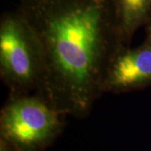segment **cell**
<instances>
[{"label":"cell","instance_id":"cell-4","mask_svg":"<svg viewBox=\"0 0 151 151\" xmlns=\"http://www.w3.org/2000/svg\"><path fill=\"white\" fill-rule=\"evenodd\" d=\"M151 82V49L145 44L136 48L124 45L111 60L103 92H132Z\"/></svg>","mask_w":151,"mask_h":151},{"label":"cell","instance_id":"cell-3","mask_svg":"<svg viewBox=\"0 0 151 151\" xmlns=\"http://www.w3.org/2000/svg\"><path fill=\"white\" fill-rule=\"evenodd\" d=\"M39 52L29 29L21 16H5L0 23V73L11 96L26 95L36 89Z\"/></svg>","mask_w":151,"mask_h":151},{"label":"cell","instance_id":"cell-6","mask_svg":"<svg viewBox=\"0 0 151 151\" xmlns=\"http://www.w3.org/2000/svg\"><path fill=\"white\" fill-rule=\"evenodd\" d=\"M0 151H17L7 141L0 138Z\"/></svg>","mask_w":151,"mask_h":151},{"label":"cell","instance_id":"cell-7","mask_svg":"<svg viewBox=\"0 0 151 151\" xmlns=\"http://www.w3.org/2000/svg\"><path fill=\"white\" fill-rule=\"evenodd\" d=\"M147 45H149V47L151 49V33H150V36H149V41H148Z\"/></svg>","mask_w":151,"mask_h":151},{"label":"cell","instance_id":"cell-2","mask_svg":"<svg viewBox=\"0 0 151 151\" xmlns=\"http://www.w3.org/2000/svg\"><path fill=\"white\" fill-rule=\"evenodd\" d=\"M65 116L39 96H12L1 110L0 138L17 151H44L61 134Z\"/></svg>","mask_w":151,"mask_h":151},{"label":"cell","instance_id":"cell-5","mask_svg":"<svg viewBox=\"0 0 151 151\" xmlns=\"http://www.w3.org/2000/svg\"><path fill=\"white\" fill-rule=\"evenodd\" d=\"M151 0H119L117 19L124 43H129L135 31L145 20Z\"/></svg>","mask_w":151,"mask_h":151},{"label":"cell","instance_id":"cell-1","mask_svg":"<svg viewBox=\"0 0 151 151\" xmlns=\"http://www.w3.org/2000/svg\"><path fill=\"white\" fill-rule=\"evenodd\" d=\"M21 14L35 40L36 91L64 115L84 119L103 93L108 65L125 44L106 0H38Z\"/></svg>","mask_w":151,"mask_h":151}]
</instances>
